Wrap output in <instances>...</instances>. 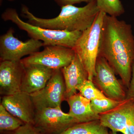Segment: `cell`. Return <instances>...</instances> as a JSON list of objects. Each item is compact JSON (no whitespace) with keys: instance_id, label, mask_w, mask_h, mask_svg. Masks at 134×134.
I'll return each instance as SVG.
<instances>
[{"instance_id":"obj_1","label":"cell","mask_w":134,"mask_h":134,"mask_svg":"<svg viewBox=\"0 0 134 134\" xmlns=\"http://www.w3.org/2000/svg\"><path fill=\"white\" fill-rule=\"evenodd\" d=\"M99 55L105 58L128 88L134 62V37L131 25L116 17L106 14Z\"/></svg>"},{"instance_id":"obj_2","label":"cell","mask_w":134,"mask_h":134,"mask_svg":"<svg viewBox=\"0 0 134 134\" xmlns=\"http://www.w3.org/2000/svg\"><path fill=\"white\" fill-rule=\"evenodd\" d=\"M99 11L96 0H91L82 7L70 5L63 6L58 16L50 19L35 16L26 5H22L21 8L22 15L30 24L50 30L72 32H83L88 29Z\"/></svg>"},{"instance_id":"obj_3","label":"cell","mask_w":134,"mask_h":134,"mask_svg":"<svg viewBox=\"0 0 134 134\" xmlns=\"http://www.w3.org/2000/svg\"><path fill=\"white\" fill-rule=\"evenodd\" d=\"M1 17L4 21H10L20 30L26 31L31 38L43 42L44 47L59 45L73 49L82 33L81 31L55 30L35 26L23 21L16 10L12 8L5 10Z\"/></svg>"},{"instance_id":"obj_4","label":"cell","mask_w":134,"mask_h":134,"mask_svg":"<svg viewBox=\"0 0 134 134\" xmlns=\"http://www.w3.org/2000/svg\"><path fill=\"white\" fill-rule=\"evenodd\" d=\"M106 14L102 11L98 12L91 26L82 32L73 48L88 72L89 80L92 81L96 75V63L99 54Z\"/></svg>"},{"instance_id":"obj_5","label":"cell","mask_w":134,"mask_h":134,"mask_svg":"<svg viewBox=\"0 0 134 134\" xmlns=\"http://www.w3.org/2000/svg\"><path fill=\"white\" fill-rule=\"evenodd\" d=\"M95 69L92 81L107 97L120 101L126 99V88L116 78L115 71L105 58L99 54Z\"/></svg>"},{"instance_id":"obj_6","label":"cell","mask_w":134,"mask_h":134,"mask_svg":"<svg viewBox=\"0 0 134 134\" xmlns=\"http://www.w3.org/2000/svg\"><path fill=\"white\" fill-rule=\"evenodd\" d=\"M66 86L61 69L54 70L50 80L42 90L30 94L36 110L61 107L65 100Z\"/></svg>"},{"instance_id":"obj_7","label":"cell","mask_w":134,"mask_h":134,"mask_svg":"<svg viewBox=\"0 0 134 134\" xmlns=\"http://www.w3.org/2000/svg\"><path fill=\"white\" fill-rule=\"evenodd\" d=\"M75 54L73 48L48 46L42 51L36 52L21 61L24 65L39 64L53 70L61 69L70 64Z\"/></svg>"},{"instance_id":"obj_8","label":"cell","mask_w":134,"mask_h":134,"mask_svg":"<svg viewBox=\"0 0 134 134\" xmlns=\"http://www.w3.org/2000/svg\"><path fill=\"white\" fill-rule=\"evenodd\" d=\"M14 29L10 28L0 37L1 61H19L24 56L38 52L44 46L43 42L35 39L21 41L14 37Z\"/></svg>"},{"instance_id":"obj_9","label":"cell","mask_w":134,"mask_h":134,"mask_svg":"<svg viewBox=\"0 0 134 134\" xmlns=\"http://www.w3.org/2000/svg\"><path fill=\"white\" fill-rule=\"evenodd\" d=\"M99 116L101 124L112 132L134 134V99H126L114 109Z\"/></svg>"},{"instance_id":"obj_10","label":"cell","mask_w":134,"mask_h":134,"mask_svg":"<svg viewBox=\"0 0 134 134\" xmlns=\"http://www.w3.org/2000/svg\"><path fill=\"white\" fill-rule=\"evenodd\" d=\"M78 123L61 107L36 110L34 125L45 134H60Z\"/></svg>"},{"instance_id":"obj_11","label":"cell","mask_w":134,"mask_h":134,"mask_svg":"<svg viewBox=\"0 0 134 134\" xmlns=\"http://www.w3.org/2000/svg\"><path fill=\"white\" fill-rule=\"evenodd\" d=\"M25 67L21 61H1L0 94L10 96L21 91Z\"/></svg>"},{"instance_id":"obj_12","label":"cell","mask_w":134,"mask_h":134,"mask_svg":"<svg viewBox=\"0 0 134 134\" xmlns=\"http://www.w3.org/2000/svg\"><path fill=\"white\" fill-rule=\"evenodd\" d=\"M1 104L25 124L34 125L36 108L29 93L21 91L13 95L3 96Z\"/></svg>"},{"instance_id":"obj_13","label":"cell","mask_w":134,"mask_h":134,"mask_svg":"<svg viewBox=\"0 0 134 134\" xmlns=\"http://www.w3.org/2000/svg\"><path fill=\"white\" fill-rule=\"evenodd\" d=\"M24 66L21 91L30 94L43 88L50 80L54 70L39 64Z\"/></svg>"},{"instance_id":"obj_14","label":"cell","mask_w":134,"mask_h":134,"mask_svg":"<svg viewBox=\"0 0 134 134\" xmlns=\"http://www.w3.org/2000/svg\"><path fill=\"white\" fill-rule=\"evenodd\" d=\"M66 86L65 100L77 93V88L88 80V74L76 53L69 65L61 69Z\"/></svg>"},{"instance_id":"obj_15","label":"cell","mask_w":134,"mask_h":134,"mask_svg":"<svg viewBox=\"0 0 134 134\" xmlns=\"http://www.w3.org/2000/svg\"><path fill=\"white\" fill-rule=\"evenodd\" d=\"M69 106V115L78 123L99 120V114L94 113L91 108V100L77 93L66 100Z\"/></svg>"},{"instance_id":"obj_16","label":"cell","mask_w":134,"mask_h":134,"mask_svg":"<svg viewBox=\"0 0 134 134\" xmlns=\"http://www.w3.org/2000/svg\"><path fill=\"white\" fill-rule=\"evenodd\" d=\"M108 129L96 120L77 123L60 134H109Z\"/></svg>"},{"instance_id":"obj_17","label":"cell","mask_w":134,"mask_h":134,"mask_svg":"<svg viewBox=\"0 0 134 134\" xmlns=\"http://www.w3.org/2000/svg\"><path fill=\"white\" fill-rule=\"evenodd\" d=\"M25 123L10 113L1 104L0 105L1 132L15 131Z\"/></svg>"},{"instance_id":"obj_18","label":"cell","mask_w":134,"mask_h":134,"mask_svg":"<svg viewBox=\"0 0 134 134\" xmlns=\"http://www.w3.org/2000/svg\"><path fill=\"white\" fill-rule=\"evenodd\" d=\"M99 11L111 16H119L125 13V10L120 0H96Z\"/></svg>"},{"instance_id":"obj_19","label":"cell","mask_w":134,"mask_h":134,"mask_svg":"<svg viewBox=\"0 0 134 134\" xmlns=\"http://www.w3.org/2000/svg\"><path fill=\"white\" fill-rule=\"evenodd\" d=\"M77 90L81 95L90 100L100 99L106 97L96 87L93 81L89 79L78 86Z\"/></svg>"},{"instance_id":"obj_20","label":"cell","mask_w":134,"mask_h":134,"mask_svg":"<svg viewBox=\"0 0 134 134\" xmlns=\"http://www.w3.org/2000/svg\"><path fill=\"white\" fill-rule=\"evenodd\" d=\"M122 101H118L106 97L104 98L91 100V104L94 113L99 115L114 109Z\"/></svg>"},{"instance_id":"obj_21","label":"cell","mask_w":134,"mask_h":134,"mask_svg":"<svg viewBox=\"0 0 134 134\" xmlns=\"http://www.w3.org/2000/svg\"><path fill=\"white\" fill-rule=\"evenodd\" d=\"M1 132L4 134H45L31 124H24L15 131Z\"/></svg>"},{"instance_id":"obj_22","label":"cell","mask_w":134,"mask_h":134,"mask_svg":"<svg viewBox=\"0 0 134 134\" xmlns=\"http://www.w3.org/2000/svg\"><path fill=\"white\" fill-rule=\"evenodd\" d=\"M126 99H134V62L132 65V77L129 86L127 90Z\"/></svg>"},{"instance_id":"obj_23","label":"cell","mask_w":134,"mask_h":134,"mask_svg":"<svg viewBox=\"0 0 134 134\" xmlns=\"http://www.w3.org/2000/svg\"><path fill=\"white\" fill-rule=\"evenodd\" d=\"M91 0H54L57 5L61 7L66 5H74L82 2H90Z\"/></svg>"},{"instance_id":"obj_24","label":"cell","mask_w":134,"mask_h":134,"mask_svg":"<svg viewBox=\"0 0 134 134\" xmlns=\"http://www.w3.org/2000/svg\"><path fill=\"white\" fill-rule=\"evenodd\" d=\"M109 134H118L117 132H115L111 131L110 132H109Z\"/></svg>"},{"instance_id":"obj_25","label":"cell","mask_w":134,"mask_h":134,"mask_svg":"<svg viewBox=\"0 0 134 134\" xmlns=\"http://www.w3.org/2000/svg\"><path fill=\"white\" fill-rule=\"evenodd\" d=\"M8 1H15V0H8Z\"/></svg>"}]
</instances>
